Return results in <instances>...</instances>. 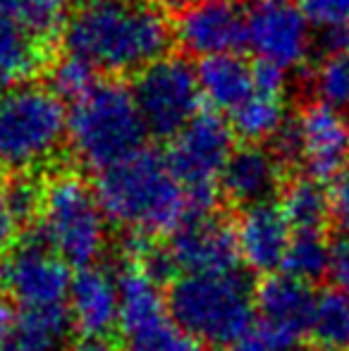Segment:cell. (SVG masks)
Returning <instances> with one entry per match:
<instances>
[{
    "label": "cell",
    "mask_w": 349,
    "mask_h": 351,
    "mask_svg": "<svg viewBox=\"0 0 349 351\" xmlns=\"http://www.w3.org/2000/svg\"><path fill=\"white\" fill-rule=\"evenodd\" d=\"M173 38L163 10L146 0H77L62 29L65 51L108 74H139L168 56Z\"/></svg>",
    "instance_id": "obj_1"
},
{
    "label": "cell",
    "mask_w": 349,
    "mask_h": 351,
    "mask_svg": "<svg viewBox=\"0 0 349 351\" xmlns=\"http://www.w3.org/2000/svg\"><path fill=\"white\" fill-rule=\"evenodd\" d=\"M93 191L108 220L139 234H173L186 217L184 186L168 160L146 148L98 172Z\"/></svg>",
    "instance_id": "obj_2"
},
{
    "label": "cell",
    "mask_w": 349,
    "mask_h": 351,
    "mask_svg": "<svg viewBox=\"0 0 349 351\" xmlns=\"http://www.w3.org/2000/svg\"><path fill=\"white\" fill-rule=\"evenodd\" d=\"M168 313L201 344L234 349L258 320L256 291L237 270L180 275L168 289Z\"/></svg>",
    "instance_id": "obj_3"
},
{
    "label": "cell",
    "mask_w": 349,
    "mask_h": 351,
    "mask_svg": "<svg viewBox=\"0 0 349 351\" xmlns=\"http://www.w3.org/2000/svg\"><path fill=\"white\" fill-rule=\"evenodd\" d=\"M146 127L132 88L98 82L67 110V143L80 165L103 172L141 151Z\"/></svg>",
    "instance_id": "obj_4"
},
{
    "label": "cell",
    "mask_w": 349,
    "mask_h": 351,
    "mask_svg": "<svg viewBox=\"0 0 349 351\" xmlns=\"http://www.w3.org/2000/svg\"><path fill=\"white\" fill-rule=\"evenodd\" d=\"M67 139V110L41 84L0 88V170L27 172L41 167Z\"/></svg>",
    "instance_id": "obj_5"
},
{
    "label": "cell",
    "mask_w": 349,
    "mask_h": 351,
    "mask_svg": "<svg viewBox=\"0 0 349 351\" xmlns=\"http://www.w3.org/2000/svg\"><path fill=\"white\" fill-rule=\"evenodd\" d=\"M106 213L93 186L77 175H58L43 186L38 232L67 265L91 268L106 246Z\"/></svg>",
    "instance_id": "obj_6"
},
{
    "label": "cell",
    "mask_w": 349,
    "mask_h": 351,
    "mask_svg": "<svg viewBox=\"0 0 349 351\" xmlns=\"http://www.w3.org/2000/svg\"><path fill=\"white\" fill-rule=\"evenodd\" d=\"M132 96L146 132L170 141L199 115L204 101L196 67L182 56H165L144 67L134 77Z\"/></svg>",
    "instance_id": "obj_7"
},
{
    "label": "cell",
    "mask_w": 349,
    "mask_h": 351,
    "mask_svg": "<svg viewBox=\"0 0 349 351\" xmlns=\"http://www.w3.org/2000/svg\"><path fill=\"white\" fill-rule=\"evenodd\" d=\"M316 306L311 285L289 275H270L256 289L258 323L234 351H292L311 335Z\"/></svg>",
    "instance_id": "obj_8"
},
{
    "label": "cell",
    "mask_w": 349,
    "mask_h": 351,
    "mask_svg": "<svg viewBox=\"0 0 349 351\" xmlns=\"http://www.w3.org/2000/svg\"><path fill=\"white\" fill-rule=\"evenodd\" d=\"M70 265L48 246L38 230H32L0 258V287L22 308L60 306L70 296Z\"/></svg>",
    "instance_id": "obj_9"
},
{
    "label": "cell",
    "mask_w": 349,
    "mask_h": 351,
    "mask_svg": "<svg viewBox=\"0 0 349 351\" xmlns=\"http://www.w3.org/2000/svg\"><path fill=\"white\" fill-rule=\"evenodd\" d=\"M247 48L287 74L311 53V22L297 0H247Z\"/></svg>",
    "instance_id": "obj_10"
},
{
    "label": "cell",
    "mask_w": 349,
    "mask_h": 351,
    "mask_svg": "<svg viewBox=\"0 0 349 351\" xmlns=\"http://www.w3.org/2000/svg\"><path fill=\"white\" fill-rule=\"evenodd\" d=\"M234 153V132L220 112L201 110L170 141L168 160L173 175L184 189L215 186Z\"/></svg>",
    "instance_id": "obj_11"
},
{
    "label": "cell",
    "mask_w": 349,
    "mask_h": 351,
    "mask_svg": "<svg viewBox=\"0 0 349 351\" xmlns=\"http://www.w3.org/2000/svg\"><path fill=\"white\" fill-rule=\"evenodd\" d=\"M173 34L186 56L201 60L234 56L247 46V5L242 0H194L177 12Z\"/></svg>",
    "instance_id": "obj_12"
},
{
    "label": "cell",
    "mask_w": 349,
    "mask_h": 351,
    "mask_svg": "<svg viewBox=\"0 0 349 351\" xmlns=\"http://www.w3.org/2000/svg\"><path fill=\"white\" fill-rule=\"evenodd\" d=\"M177 268L184 275L232 273L242 261L237 232L218 217H186L170 234L168 244Z\"/></svg>",
    "instance_id": "obj_13"
},
{
    "label": "cell",
    "mask_w": 349,
    "mask_h": 351,
    "mask_svg": "<svg viewBox=\"0 0 349 351\" xmlns=\"http://www.w3.org/2000/svg\"><path fill=\"white\" fill-rule=\"evenodd\" d=\"M297 130L309 177L337 180L349 165V117L326 103H309L299 112Z\"/></svg>",
    "instance_id": "obj_14"
},
{
    "label": "cell",
    "mask_w": 349,
    "mask_h": 351,
    "mask_svg": "<svg viewBox=\"0 0 349 351\" xmlns=\"http://www.w3.org/2000/svg\"><path fill=\"white\" fill-rule=\"evenodd\" d=\"M234 232H237L239 256L249 270L270 278V273L282 268L294 234L280 204L265 201L244 208Z\"/></svg>",
    "instance_id": "obj_15"
},
{
    "label": "cell",
    "mask_w": 349,
    "mask_h": 351,
    "mask_svg": "<svg viewBox=\"0 0 349 351\" xmlns=\"http://www.w3.org/2000/svg\"><path fill=\"white\" fill-rule=\"evenodd\" d=\"M70 315L84 339H106L120 325L117 280L103 268H82L70 287Z\"/></svg>",
    "instance_id": "obj_16"
},
{
    "label": "cell",
    "mask_w": 349,
    "mask_h": 351,
    "mask_svg": "<svg viewBox=\"0 0 349 351\" xmlns=\"http://www.w3.org/2000/svg\"><path fill=\"white\" fill-rule=\"evenodd\" d=\"M280 177H282V162L278 160V156L270 148L249 143L234 148L232 158L220 175V189L232 204L249 208L265 204L275 194Z\"/></svg>",
    "instance_id": "obj_17"
},
{
    "label": "cell",
    "mask_w": 349,
    "mask_h": 351,
    "mask_svg": "<svg viewBox=\"0 0 349 351\" xmlns=\"http://www.w3.org/2000/svg\"><path fill=\"white\" fill-rule=\"evenodd\" d=\"M196 74L201 93L215 108V112L232 115L256 88V67L249 65L237 53L206 58L199 62Z\"/></svg>",
    "instance_id": "obj_18"
},
{
    "label": "cell",
    "mask_w": 349,
    "mask_h": 351,
    "mask_svg": "<svg viewBox=\"0 0 349 351\" xmlns=\"http://www.w3.org/2000/svg\"><path fill=\"white\" fill-rule=\"evenodd\" d=\"M282 86H263L256 82L254 93L230 115V127L244 141H273L278 132L287 125Z\"/></svg>",
    "instance_id": "obj_19"
},
{
    "label": "cell",
    "mask_w": 349,
    "mask_h": 351,
    "mask_svg": "<svg viewBox=\"0 0 349 351\" xmlns=\"http://www.w3.org/2000/svg\"><path fill=\"white\" fill-rule=\"evenodd\" d=\"M117 289H120V325L125 335L170 315L168 299L160 294V285L151 280L139 265H127L117 275Z\"/></svg>",
    "instance_id": "obj_20"
},
{
    "label": "cell",
    "mask_w": 349,
    "mask_h": 351,
    "mask_svg": "<svg viewBox=\"0 0 349 351\" xmlns=\"http://www.w3.org/2000/svg\"><path fill=\"white\" fill-rule=\"evenodd\" d=\"M46 43L19 27L5 8L0 10V82L5 86L27 84L46 60Z\"/></svg>",
    "instance_id": "obj_21"
},
{
    "label": "cell",
    "mask_w": 349,
    "mask_h": 351,
    "mask_svg": "<svg viewBox=\"0 0 349 351\" xmlns=\"http://www.w3.org/2000/svg\"><path fill=\"white\" fill-rule=\"evenodd\" d=\"M280 208L294 234L323 232L333 217L330 194L323 189L321 182L311 177H299L289 182L280 199Z\"/></svg>",
    "instance_id": "obj_22"
},
{
    "label": "cell",
    "mask_w": 349,
    "mask_h": 351,
    "mask_svg": "<svg viewBox=\"0 0 349 351\" xmlns=\"http://www.w3.org/2000/svg\"><path fill=\"white\" fill-rule=\"evenodd\" d=\"M72 328L75 323L65 304L36 306V308H22L17 313L14 337L22 351H58Z\"/></svg>",
    "instance_id": "obj_23"
},
{
    "label": "cell",
    "mask_w": 349,
    "mask_h": 351,
    "mask_svg": "<svg viewBox=\"0 0 349 351\" xmlns=\"http://www.w3.org/2000/svg\"><path fill=\"white\" fill-rule=\"evenodd\" d=\"M330 268L333 244H328L323 232L292 237V244H289L282 263L285 275L304 282V285H313V282H321L326 275H330Z\"/></svg>",
    "instance_id": "obj_24"
},
{
    "label": "cell",
    "mask_w": 349,
    "mask_h": 351,
    "mask_svg": "<svg viewBox=\"0 0 349 351\" xmlns=\"http://www.w3.org/2000/svg\"><path fill=\"white\" fill-rule=\"evenodd\" d=\"M309 337L321 351H349V299L342 291L330 289L318 296Z\"/></svg>",
    "instance_id": "obj_25"
},
{
    "label": "cell",
    "mask_w": 349,
    "mask_h": 351,
    "mask_svg": "<svg viewBox=\"0 0 349 351\" xmlns=\"http://www.w3.org/2000/svg\"><path fill=\"white\" fill-rule=\"evenodd\" d=\"M70 10V0H8L5 3V12L41 43H46L56 34H62Z\"/></svg>",
    "instance_id": "obj_26"
},
{
    "label": "cell",
    "mask_w": 349,
    "mask_h": 351,
    "mask_svg": "<svg viewBox=\"0 0 349 351\" xmlns=\"http://www.w3.org/2000/svg\"><path fill=\"white\" fill-rule=\"evenodd\" d=\"M130 351H204V344L177 328L170 315L127 335Z\"/></svg>",
    "instance_id": "obj_27"
},
{
    "label": "cell",
    "mask_w": 349,
    "mask_h": 351,
    "mask_svg": "<svg viewBox=\"0 0 349 351\" xmlns=\"http://www.w3.org/2000/svg\"><path fill=\"white\" fill-rule=\"evenodd\" d=\"M48 88L56 93L60 101L77 103L82 96H86L93 86L98 84L96 70L88 62H84L77 56H65L48 70Z\"/></svg>",
    "instance_id": "obj_28"
},
{
    "label": "cell",
    "mask_w": 349,
    "mask_h": 351,
    "mask_svg": "<svg viewBox=\"0 0 349 351\" xmlns=\"http://www.w3.org/2000/svg\"><path fill=\"white\" fill-rule=\"evenodd\" d=\"M313 91L318 103L335 108L340 112L349 110V56H326L313 72Z\"/></svg>",
    "instance_id": "obj_29"
},
{
    "label": "cell",
    "mask_w": 349,
    "mask_h": 351,
    "mask_svg": "<svg viewBox=\"0 0 349 351\" xmlns=\"http://www.w3.org/2000/svg\"><path fill=\"white\" fill-rule=\"evenodd\" d=\"M10 204H12L14 217L17 222H29L34 215H38L43 208V186H38L29 177H19V180L10 182Z\"/></svg>",
    "instance_id": "obj_30"
},
{
    "label": "cell",
    "mask_w": 349,
    "mask_h": 351,
    "mask_svg": "<svg viewBox=\"0 0 349 351\" xmlns=\"http://www.w3.org/2000/svg\"><path fill=\"white\" fill-rule=\"evenodd\" d=\"M299 8L316 27H335L349 22V0H297Z\"/></svg>",
    "instance_id": "obj_31"
},
{
    "label": "cell",
    "mask_w": 349,
    "mask_h": 351,
    "mask_svg": "<svg viewBox=\"0 0 349 351\" xmlns=\"http://www.w3.org/2000/svg\"><path fill=\"white\" fill-rule=\"evenodd\" d=\"M330 206H333V220L349 234V165L342 170L337 180H333L330 189Z\"/></svg>",
    "instance_id": "obj_32"
},
{
    "label": "cell",
    "mask_w": 349,
    "mask_h": 351,
    "mask_svg": "<svg viewBox=\"0 0 349 351\" xmlns=\"http://www.w3.org/2000/svg\"><path fill=\"white\" fill-rule=\"evenodd\" d=\"M330 278L337 285V291L349 299V234H342L333 244V268Z\"/></svg>",
    "instance_id": "obj_33"
},
{
    "label": "cell",
    "mask_w": 349,
    "mask_h": 351,
    "mask_svg": "<svg viewBox=\"0 0 349 351\" xmlns=\"http://www.w3.org/2000/svg\"><path fill=\"white\" fill-rule=\"evenodd\" d=\"M17 227H19V222H17V217H14L12 204H10L8 184L0 182V251L12 244Z\"/></svg>",
    "instance_id": "obj_34"
},
{
    "label": "cell",
    "mask_w": 349,
    "mask_h": 351,
    "mask_svg": "<svg viewBox=\"0 0 349 351\" xmlns=\"http://www.w3.org/2000/svg\"><path fill=\"white\" fill-rule=\"evenodd\" d=\"M321 46L326 56H349V22L323 29Z\"/></svg>",
    "instance_id": "obj_35"
},
{
    "label": "cell",
    "mask_w": 349,
    "mask_h": 351,
    "mask_svg": "<svg viewBox=\"0 0 349 351\" xmlns=\"http://www.w3.org/2000/svg\"><path fill=\"white\" fill-rule=\"evenodd\" d=\"M14 328H17V315L12 313L8 301L0 299V349L8 347L10 337L14 335Z\"/></svg>",
    "instance_id": "obj_36"
},
{
    "label": "cell",
    "mask_w": 349,
    "mask_h": 351,
    "mask_svg": "<svg viewBox=\"0 0 349 351\" xmlns=\"http://www.w3.org/2000/svg\"><path fill=\"white\" fill-rule=\"evenodd\" d=\"M75 351H115V349L106 339H82L75 347Z\"/></svg>",
    "instance_id": "obj_37"
},
{
    "label": "cell",
    "mask_w": 349,
    "mask_h": 351,
    "mask_svg": "<svg viewBox=\"0 0 349 351\" xmlns=\"http://www.w3.org/2000/svg\"><path fill=\"white\" fill-rule=\"evenodd\" d=\"M146 3L156 5V8H160V10H177V12H180L182 8H186V5L194 3V0H146Z\"/></svg>",
    "instance_id": "obj_38"
},
{
    "label": "cell",
    "mask_w": 349,
    "mask_h": 351,
    "mask_svg": "<svg viewBox=\"0 0 349 351\" xmlns=\"http://www.w3.org/2000/svg\"><path fill=\"white\" fill-rule=\"evenodd\" d=\"M0 351H22V349H19L17 344H8V347H3Z\"/></svg>",
    "instance_id": "obj_39"
},
{
    "label": "cell",
    "mask_w": 349,
    "mask_h": 351,
    "mask_svg": "<svg viewBox=\"0 0 349 351\" xmlns=\"http://www.w3.org/2000/svg\"><path fill=\"white\" fill-rule=\"evenodd\" d=\"M5 3H8V0H0V10H3V8H5Z\"/></svg>",
    "instance_id": "obj_40"
}]
</instances>
